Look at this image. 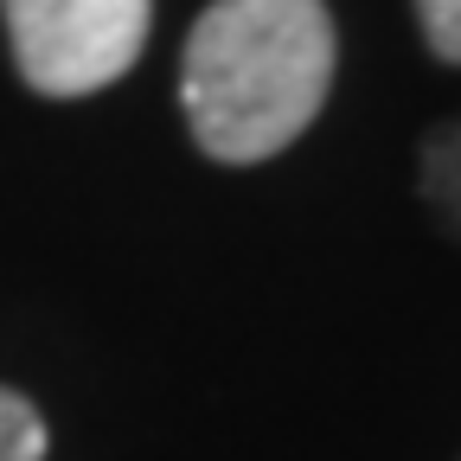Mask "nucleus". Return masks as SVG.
Here are the masks:
<instances>
[{
    "label": "nucleus",
    "instance_id": "nucleus-4",
    "mask_svg": "<svg viewBox=\"0 0 461 461\" xmlns=\"http://www.w3.org/2000/svg\"><path fill=\"white\" fill-rule=\"evenodd\" d=\"M417 14H423V32H429L436 58L461 65V0H417Z\"/></svg>",
    "mask_w": 461,
    "mask_h": 461
},
{
    "label": "nucleus",
    "instance_id": "nucleus-1",
    "mask_svg": "<svg viewBox=\"0 0 461 461\" xmlns=\"http://www.w3.org/2000/svg\"><path fill=\"white\" fill-rule=\"evenodd\" d=\"M333 84L321 0H212L186 39L180 103L212 160L250 167L295 141Z\"/></svg>",
    "mask_w": 461,
    "mask_h": 461
},
{
    "label": "nucleus",
    "instance_id": "nucleus-3",
    "mask_svg": "<svg viewBox=\"0 0 461 461\" xmlns=\"http://www.w3.org/2000/svg\"><path fill=\"white\" fill-rule=\"evenodd\" d=\"M0 461H45V423L20 391H0Z\"/></svg>",
    "mask_w": 461,
    "mask_h": 461
},
{
    "label": "nucleus",
    "instance_id": "nucleus-2",
    "mask_svg": "<svg viewBox=\"0 0 461 461\" xmlns=\"http://www.w3.org/2000/svg\"><path fill=\"white\" fill-rule=\"evenodd\" d=\"M0 14L39 96H90L141 58L154 0H0Z\"/></svg>",
    "mask_w": 461,
    "mask_h": 461
}]
</instances>
